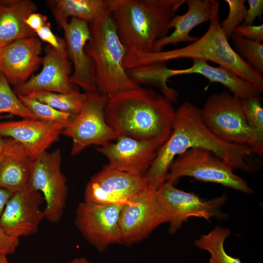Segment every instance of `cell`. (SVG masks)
Here are the masks:
<instances>
[{"label":"cell","mask_w":263,"mask_h":263,"mask_svg":"<svg viewBox=\"0 0 263 263\" xmlns=\"http://www.w3.org/2000/svg\"><path fill=\"white\" fill-rule=\"evenodd\" d=\"M28 97L45 103L59 111L73 115L78 114L82 109L87 94L74 89L66 93L49 91H34L26 95Z\"/></svg>","instance_id":"obj_26"},{"label":"cell","mask_w":263,"mask_h":263,"mask_svg":"<svg viewBox=\"0 0 263 263\" xmlns=\"http://www.w3.org/2000/svg\"><path fill=\"white\" fill-rule=\"evenodd\" d=\"M6 117H7V116L0 115V120L2 119H3V118H6Z\"/></svg>","instance_id":"obj_42"},{"label":"cell","mask_w":263,"mask_h":263,"mask_svg":"<svg viewBox=\"0 0 263 263\" xmlns=\"http://www.w3.org/2000/svg\"><path fill=\"white\" fill-rule=\"evenodd\" d=\"M0 263H9L6 256L0 255Z\"/></svg>","instance_id":"obj_41"},{"label":"cell","mask_w":263,"mask_h":263,"mask_svg":"<svg viewBox=\"0 0 263 263\" xmlns=\"http://www.w3.org/2000/svg\"><path fill=\"white\" fill-rule=\"evenodd\" d=\"M4 149V139L0 136V160L3 154Z\"/></svg>","instance_id":"obj_40"},{"label":"cell","mask_w":263,"mask_h":263,"mask_svg":"<svg viewBox=\"0 0 263 263\" xmlns=\"http://www.w3.org/2000/svg\"><path fill=\"white\" fill-rule=\"evenodd\" d=\"M43 202L42 194L28 187L13 193L0 216V227L17 238L35 234L45 218L40 207Z\"/></svg>","instance_id":"obj_13"},{"label":"cell","mask_w":263,"mask_h":263,"mask_svg":"<svg viewBox=\"0 0 263 263\" xmlns=\"http://www.w3.org/2000/svg\"><path fill=\"white\" fill-rule=\"evenodd\" d=\"M47 18L41 14L34 12L25 19L26 24L35 32L42 27L47 23Z\"/></svg>","instance_id":"obj_37"},{"label":"cell","mask_w":263,"mask_h":263,"mask_svg":"<svg viewBox=\"0 0 263 263\" xmlns=\"http://www.w3.org/2000/svg\"><path fill=\"white\" fill-rule=\"evenodd\" d=\"M175 110L161 93L138 87L108 98V124L117 134L162 146L172 132Z\"/></svg>","instance_id":"obj_2"},{"label":"cell","mask_w":263,"mask_h":263,"mask_svg":"<svg viewBox=\"0 0 263 263\" xmlns=\"http://www.w3.org/2000/svg\"><path fill=\"white\" fill-rule=\"evenodd\" d=\"M149 191L144 175L130 174L108 164L88 182L84 201L98 205L124 206L141 199Z\"/></svg>","instance_id":"obj_9"},{"label":"cell","mask_w":263,"mask_h":263,"mask_svg":"<svg viewBox=\"0 0 263 263\" xmlns=\"http://www.w3.org/2000/svg\"><path fill=\"white\" fill-rule=\"evenodd\" d=\"M32 162L20 143L11 138L4 139L0 160V188L14 193L27 187Z\"/></svg>","instance_id":"obj_20"},{"label":"cell","mask_w":263,"mask_h":263,"mask_svg":"<svg viewBox=\"0 0 263 263\" xmlns=\"http://www.w3.org/2000/svg\"><path fill=\"white\" fill-rule=\"evenodd\" d=\"M86 93L87 99L81 111L74 115L62 132L72 140V155L78 154L91 145L103 146L118 136L106 120L108 97L97 92Z\"/></svg>","instance_id":"obj_11"},{"label":"cell","mask_w":263,"mask_h":263,"mask_svg":"<svg viewBox=\"0 0 263 263\" xmlns=\"http://www.w3.org/2000/svg\"><path fill=\"white\" fill-rule=\"evenodd\" d=\"M185 176L220 184L244 193L254 192L230 166L212 151L203 148L189 149L177 156L170 166L165 182L174 183Z\"/></svg>","instance_id":"obj_7"},{"label":"cell","mask_w":263,"mask_h":263,"mask_svg":"<svg viewBox=\"0 0 263 263\" xmlns=\"http://www.w3.org/2000/svg\"><path fill=\"white\" fill-rule=\"evenodd\" d=\"M115 140L96 148V150L107 158L112 167L134 175L146 174L161 147L153 142L125 135H118Z\"/></svg>","instance_id":"obj_16"},{"label":"cell","mask_w":263,"mask_h":263,"mask_svg":"<svg viewBox=\"0 0 263 263\" xmlns=\"http://www.w3.org/2000/svg\"><path fill=\"white\" fill-rule=\"evenodd\" d=\"M70 263H92L84 257L76 258L73 259Z\"/></svg>","instance_id":"obj_39"},{"label":"cell","mask_w":263,"mask_h":263,"mask_svg":"<svg viewBox=\"0 0 263 263\" xmlns=\"http://www.w3.org/2000/svg\"><path fill=\"white\" fill-rule=\"evenodd\" d=\"M213 0H186L188 10L183 15H175L169 23V29L174 28L172 33L157 40L151 52L161 51L163 47L176 45L180 42H193L197 37L190 35L196 26L209 20Z\"/></svg>","instance_id":"obj_21"},{"label":"cell","mask_w":263,"mask_h":263,"mask_svg":"<svg viewBox=\"0 0 263 263\" xmlns=\"http://www.w3.org/2000/svg\"><path fill=\"white\" fill-rule=\"evenodd\" d=\"M173 182L165 181L155 191L169 223L170 234L175 233L183 223L191 217L209 221L212 217L225 219L226 214L221 208L227 200L224 194L220 197L205 200L192 192H186L174 187Z\"/></svg>","instance_id":"obj_8"},{"label":"cell","mask_w":263,"mask_h":263,"mask_svg":"<svg viewBox=\"0 0 263 263\" xmlns=\"http://www.w3.org/2000/svg\"><path fill=\"white\" fill-rule=\"evenodd\" d=\"M3 113L23 119H38L19 99L5 76L0 72V115Z\"/></svg>","instance_id":"obj_29"},{"label":"cell","mask_w":263,"mask_h":263,"mask_svg":"<svg viewBox=\"0 0 263 263\" xmlns=\"http://www.w3.org/2000/svg\"><path fill=\"white\" fill-rule=\"evenodd\" d=\"M63 128L60 124L39 119L0 121V136L20 143L33 161L57 139Z\"/></svg>","instance_id":"obj_18"},{"label":"cell","mask_w":263,"mask_h":263,"mask_svg":"<svg viewBox=\"0 0 263 263\" xmlns=\"http://www.w3.org/2000/svg\"><path fill=\"white\" fill-rule=\"evenodd\" d=\"M220 3L213 0L207 31L190 44L178 49L150 52L135 51L132 61L136 67L179 58H191L216 63L231 71L241 78L263 89V77L230 46L219 20Z\"/></svg>","instance_id":"obj_4"},{"label":"cell","mask_w":263,"mask_h":263,"mask_svg":"<svg viewBox=\"0 0 263 263\" xmlns=\"http://www.w3.org/2000/svg\"><path fill=\"white\" fill-rule=\"evenodd\" d=\"M194 148L212 151L233 169L248 173L254 171V167L248 160V157L253 152L251 148L219 139L204 123L201 109L186 101L175 110L171 135L160 147L151 165L144 175L149 190L156 191L165 182V177L175 156Z\"/></svg>","instance_id":"obj_1"},{"label":"cell","mask_w":263,"mask_h":263,"mask_svg":"<svg viewBox=\"0 0 263 263\" xmlns=\"http://www.w3.org/2000/svg\"><path fill=\"white\" fill-rule=\"evenodd\" d=\"M249 8L247 10L246 18L244 21V24L253 25L257 18L262 20L263 14V0H248Z\"/></svg>","instance_id":"obj_36"},{"label":"cell","mask_w":263,"mask_h":263,"mask_svg":"<svg viewBox=\"0 0 263 263\" xmlns=\"http://www.w3.org/2000/svg\"><path fill=\"white\" fill-rule=\"evenodd\" d=\"M13 193L0 188V216Z\"/></svg>","instance_id":"obj_38"},{"label":"cell","mask_w":263,"mask_h":263,"mask_svg":"<svg viewBox=\"0 0 263 263\" xmlns=\"http://www.w3.org/2000/svg\"><path fill=\"white\" fill-rule=\"evenodd\" d=\"M23 104L38 119L67 126L74 115L57 110L50 106L30 98L25 95L17 94Z\"/></svg>","instance_id":"obj_30"},{"label":"cell","mask_w":263,"mask_h":263,"mask_svg":"<svg viewBox=\"0 0 263 263\" xmlns=\"http://www.w3.org/2000/svg\"><path fill=\"white\" fill-rule=\"evenodd\" d=\"M244 113L249 126L254 130L257 140L253 152L263 154V108L260 95L242 100Z\"/></svg>","instance_id":"obj_28"},{"label":"cell","mask_w":263,"mask_h":263,"mask_svg":"<svg viewBox=\"0 0 263 263\" xmlns=\"http://www.w3.org/2000/svg\"><path fill=\"white\" fill-rule=\"evenodd\" d=\"M230 234L229 229L216 225L207 234L201 235L194 244L210 254L208 263H242L239 258L229 255L225 251L224 243Z\"/></svg>","instance_id":"obj_27"},{"label":"cell","mask_w":263,"mask_h":263,"mask_svg":"<svg viewBox=\"0 0 263 263\" xmlns=\"http://www.w3.org/2000/svg\"><path fill=\"white\" fill-rule=\"evenodd\" d=\"M200 109L204 123L217 137L227 143L248 146L253 150L256 135L246 120L241 99L229 92L214 94Z\"/></svg>","instance_id":"obj_6"},{"label":"cell","mask_w":263,"mask_h":263,"mask_svg":"<svg viewBox=\"0 0 263 263\" xmlns=\"http://www.w3.org/2000/svg\"><path fill=\"white\" fill-rule=\"evenodd\" d=\"M234 33L244 38L262 42L263 41V24L248 25L243 24L235 29Z\"/></svg>","instance_id":"obj_34"},{"label":"cell","mask_w":263,"mask_h":263,"mask_svg":"<svg viewBox=\"0 0 263 263\" xmlns=\"http://www.w3.org/2000/svg\"><path fill=\"white\" fill-rule=\"evenodd\" d=\"M229 11L226 19L221 22V28L228 39L231 38L235 29L244 22L247 13L244 0H225Z\"/></svg>","instance_id":"obj_32"},{"label":"cell","mask_w":263,"mask_h":263,"mask_svg":"<svg viewBox=\"0 0 263 263\" xmlns=\"http://www.w3.org/2000/svg\"><path fill=\"white\" fill-rule=\"evenodd\" d=\"M61 160L59 149L44 152L32 162L28 185L42 194L45 218L52 223L61 219L67 197V178L61 172Z\"/></svg>","instance_id":"obj_10"},{"label":"cell","mask_w":263,"mask_h":263,"mask_svg":"<svg viewBox=\"0 0 263 263\" xmlns=\"http://www.w3.org/2000/svg\"><path fill=\"white\" fill-rule=\"evenodd\" d=\"M126 71L129 77L138 85L142 84L155 86L171 102L177 100L178 92L167 85L171 76L170 69L165 62L151 63Z\"/></svg>","instance_id":"obj_25"},{"label":"cell","mask_w":263,"mask_h":263,"mask_svg":"<svg viewBox=\"0 0 263 263\" xmlns=\"http://www.w3.org/2000/svg\"><path fill=\"white\" fill-rule=\"evenodd\" d=\"M41 64L40 73L32 75L25 82L15 87L14 91L17 94L25 95L39 91L66 93L74 89L69 80L72 62L67 54L58 52L47 45Z\"/></svg>","instance_id":"obj_19"},{"label":"cell","mask_w":263,"mask_h":263,"mask_svg":"<svg viewBox=\"0 0 263 263\" xmlns=\"http://www.w3.org/2000/svg\"><path fill=\"white\" fill-rule=\"evenodd\" d=\"M233 45L240 56L255 70L263 74V44L233 33L231 37Z\"/></svg>","instance_id":"obj_31"},{"label":"cell","mask_w":263,"mask_h":263,"mask_svg":"<svg viewBox=\"0 0 263 263\" xmlns=\"http://www.w3.org/2000/svg\"><path fill=\"white\" fill-rule=\"evenodd\" d=\"M58 24L64 31L68 57L73 65L70 82L86 93L97 92L94 66L85 51L90 35L89 23L72 18Z\"/></svg>","instance_id":"obj_15"},{"label":"cell","mask_w":263,"mask_h":263,"mask_svg":"<svg viewBox=\"0 0 263 263\" xmlns=\"http://www.w3.org/2000/svg\"><path fill=\"white\" fill-rule=\"evenodd\" d=\"M47 3L58 23L69 18L90 23L108 10L107 0H49Z\"/></svg>","instance_id":"obj_24"},{"label":"cell","mask_w":263,"mask_h":263,"mask_svg":"<svg viewBox=\"0 0 263 263\" xmlns=\"http://www.w3.org/2000/svg\"><path fill=\"white\" fill-rule=\"evenodd\" d=\"M190 67L183 69H171V77L196 74L203 75L210 82L219 83L227 88L233 95L243 100L252 96L260 95L262 89L241 78L231 71L219 66L214 67L202 60H193Z\"/></svg>","instance_id":"obj_23"},{"label":"cell","mask_w":263,"mask_h":263,"mask_svg":"<svg viewBox=\"0 0 263 263\" xmlns=\"http://www.w3.org/2000/svg\"><path fill=\"white\" fill-rule=\"evenodd\" d=\"M165 223L168 219L155 191H150L141 199L123 206L119 219L122 244L130 246L142 241Z\"/></svg>","instance_id":"obj_14"},{"label":"cell","mask_w":263,"mask_h":263,"mask_svg":"<svg viewBox=\"0 0 263 263\" xmlns=\"http://www.w3.org/2000/svg\"><path fill=\"white\" fill-rule=\"evenodd\" d=\"M123 206L83 201L75 210V225L88 243L103 252L111 245L122 244L119 219Z\"/></svg>","instance_id":"obj_12"},{"label":"cell","mask_w":263,"mask_h":263,"mask_svg":"<svg viewBox=\"0 0 263 263\" xmlns=\"http://www.w3.org/2000/svg\"><path fill=\"white\" fill-rule=\"evenodd\" d=\"M19 244V238L10 236L0 227V255L13 254Z\"/></svg>","instance_id":"obj_35"},{"label":"cell","mask_w":263,"mask_h":263,"mask_svg":"<svg viewBox=\"0 0 263 263\" xmlns=\"http://www.w3.org/2000/svg\"><path fill=\"white\" fill-rule=\"evenodd\" d=\"M41 40L37 37L18 39L0 48V72L10 84L27 81L42 63Z\"/></svg>","instance_id":"obj_17"},{"label":"cell","mask_w":263,"mask_h":263,"mask_svg":"<svg viewBox=\"0 0 263 263\" xmlns=\"http://www.w3.org/2000/svg\"><path fill=\"white\" fill-rule=\"evenodd\" d=\"M37 9L31 0H0V48L18 39L37 37L25 19Z\"/></svg>","instance_id":"obj_22"},{"label":"cell","mask_w":263,"mask_h":263,"mask_svg":"<svg viewBox=\"0 0 263 263\" xmlns=\"http://www.w3.org/2000/svg\"><path fill=\"white\" fill-rule=\"evenodd\" d=\"M37 37L43 41L47 42L56 51L62 54H67V46L65 41L56 36L52 31L49 22L35 31Z\"/></svg>","instance_id":"obj_33"},{"label":"cell","mask_w":263,"mask_h":263,"mask_svg":"<svg viewBox=\"0 0 263 263\" xmlns=\"http://www.w3.org/2000/svg\"><path fill=\"white\" fill-rule=\"evenodd\" d=\"M118 37L127 52L152 51L168 35L169 25L186 0H107Z\"/></svg>","instance_id":"obj_3"},{"label":"cell","mask_w":263,"mask_h":263,"mask_svg":"<svg viewBox=\"0 0 263 263\" xmlns=\"http://www.w3.org/2000/svg\"><path fill=\"white\" fill-rule=\"evenodd\" d=\"M89 26L90 35L85 51L94 66L97 92L109 98L138 88L124 68L127 50L109 9Z\"/></svg>","instance_id":"obj_5"}]
</instances>
